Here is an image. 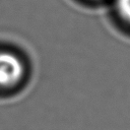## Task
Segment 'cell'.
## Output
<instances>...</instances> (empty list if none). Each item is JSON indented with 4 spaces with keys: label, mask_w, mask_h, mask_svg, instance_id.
Listing matches in <instances>:
<instances>
[{
    "label": "cell",
    "mask_w": 130,
    "mask_h": 130,
    "mask_svg": "<svg viewBox=\"0 0 130 130\" xmlns=\"http://www.w3.org/2000/svg\"><path fill=\"white\" fill-rule=\"evenodd\" d=\"M25 68L18 56L11 52H0V89L17 86L24 77Z\"/></svg>",
    "instance_id": "6da1fadb"
},
{
    "label": "cell",
    "mask_w": 130,
    "mask_h": 130,
    "mask_svg": "<svg viewBox=\"0 0 130 130\" xmlns=\"http://www.w3.org/2000/svg\"><path fill=\"white\" fill-rule=\"evenodd\" d=\"M117 7L122 17L130 23V0H117Z\"/></svg>",
    "instance_id": "7a4b0ae2"
}]
</instances>
